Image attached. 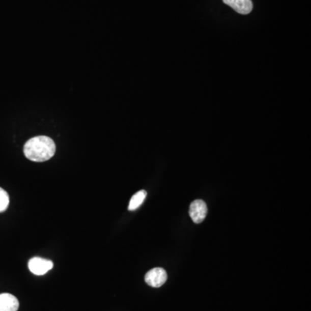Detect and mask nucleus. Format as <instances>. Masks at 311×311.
Instances as JSON below:
<instances>
[{
  "mask_svg": "<svg viewBox=\"0 0 311 311\" xmlns=\"http://www.w3.org/2000/svg\"><path fill=\"white\" fill-rule=\"evenodd\" d=\"M25 157L33 162H44L55 153V144L52 138L38 136L28 140L23 147Z\"/></svg>",
  "mask_w": 311,
  "mask_h": 311,
  "instance_id": "nucleus-1",
  "label": "nucleus"
},
{
  "mask_svg": "<svg viewBox=\"0 0 311 311\" xmlns=\"http://www.w3.org/2000/svg\"><path fill=\"white\" fill-rule=\"evenodd\" d=\"M167 272L163 268H153L149 271L146 273V277H145V280H146V284L149 285L152 287H155V288H158L163 286V284L166 282L167 280Z\"/></svg>",
  "mask_w": 311,
  "mask_h": 311,
  "instance_id": "nucleus-2",
  "label": "nucleus"
},
{
  "mask_svg": "<svg viewBox=\"0 0 311 311\" xmlns=\"http://www.w3.org/2000/svg\"><path fill=\"white\" fill-rule=\"evenodd\" d=\"M28 266H29L30 271H32L33 274L42 276V275L46 274L49 270L53 268V262L51 260L35 257L30 260Z\"/></svg>",
  "mask_w": 311,
  "mask_h": 311,
  "instance_id": "nucleus-3",
  "label": "nucleus"
},
{
  "mask_svg": "<svg viewBox=\"0 0 311 311\" xmlns=\"http://www.w3.org/2000/svg\"><path fill=\"white\" fill-rule=\"evenodd\" d=\"M208 214V207L203 200H195L189 206V215L194 223H201Z\"/></svg>",
  "mask_w": 311,
  "mask_h": 311,
  "instance_id": "nucleus-4",
  "label": "nucleus"
},
{
  "mask_svg": "<svg viewBox=\"0 0 311 311\" xmlns=\"http://www.w3.org/2000/svg\"><path fill=\"white\" fill-rule=\"evenodd\" d=\"M222 1L240 14H249L253 8L251 0H222Z\"/></svg>",
  "mask_w": 311,
  "mask_h": 311,
  "instance_id": "nucleus-5",
  "label": "nucleus"
},
{
  "mask_svg": "<svg viewBox=\"0 0 311 311\" xmlns=\"http://www.w3.org/2000/svg\"><path fill=\"white\" fill-rule=\"evenodd\" d=\"M19 303L17 297L9 293L0 294V311H17Z\"/></svg>",
  "mask_w": 311,
  "mask_h": 311,
  "instance_id": "nucleus-6",
  "label": "nucleus"
},
{
  "mask_svg": "<svg viewBox=\"0 0 311 311\" xmlns=\"http://www.w3.org/2000/svg\"><path fill=\"white\" fill-rule=\"evenodd\" d=\"M146 195H147V192L146 190H140L137 192L133 196L131 197L128 206L129 210L130 211L136 210L144 203V201L146 200Z\"/></svg>",
  "mask_w": 311,
  "mask_h": 311,
  "instance_id": "nucleus-7",
  "label": "nucleus"
},
{
  "mask_svg": "<svg viewBox=\"0 0 311 311\" xmlns=\"http://www.w3.org/2000/svg\"><path fill=\"white\" fill-rule=\"evenodd\" d=\"M9 203H10V198L7 192L0 188V213L6 211L8 208Z\"/></svg>",
  "mask_w": 311,
  "mask_h": 311,
  "instance_id": "nucleus-8",
  "label": "nucleus"
}]
</instances>
